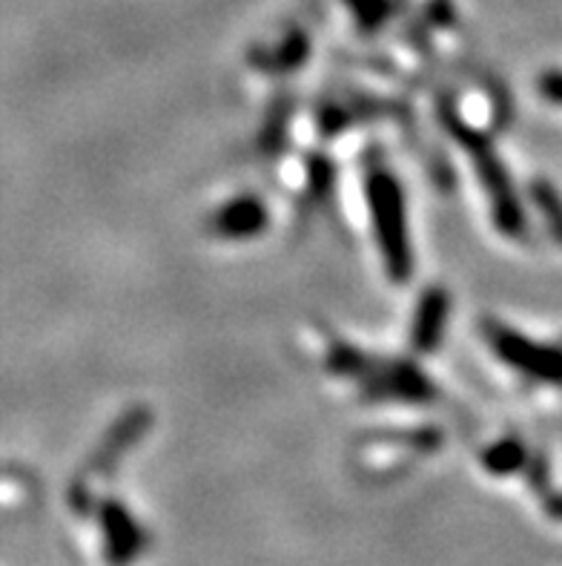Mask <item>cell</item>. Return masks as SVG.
Here are the masks:
<instances>
[{
	"label": "cell",
	"instance_id": "1",
	"mask_svg": "<svg viewBox=\"0 0 562 566\" xmlns=\"http://www.w3.org/2000/svg\"><path fill=\"white\" fill-rule=\"evenodd\" d=\"M448 127L465 150H468L470 161H474V170H477L479 181H483V190L488 193L491 201V216L494 224L499 228V233L508 239H522L528 230V216L522 208V199L513 187L511 172L506 170L502 158L497 156V150L491 147V142L477 133L474 127L463 124L459 118H448Z\"/></svg>",
	"mask_w": 562,
	"mask_h": 566
},
{
	"label": "cell",
	"instance_id": "2",
	"mask_svg": "<svg viewBox=\"0 0 562 566\" xmlns=\"http://www.w3.org/2000/svg\"><path fill=\"white\" fill-rule=\"evenodd\" d=\"M364 190H368L373 233H377V244L379 251H382L384 268H388L393 280L405 282L413 271V251L411 237H407V213L402 187H399L396 176L377 167L373 172H368Z\"/></svg>",
	"mask_w": 562,
	"mask_h": 566
},
{
	"label": "cell",
	"instance_id": "3",
	"mask_svg": "<svg viewBox=\"0 0 562 566\" xmlns=\"http://www.w3.org/2000/svg\"><path fill=\"white\" fill-rule=\"evenodd\" d=\"M483 337L488 339L491 352L497 354L508 368L522 374L526 380L542 382V386H562L560 345L537 343V339L526 337L522 331L497 323V319H485Z\"/></svg>",
	"mask_w": 562,
	"mask_h": 566
},
{
	"label": "cell",
	"instance_id": "4",
	"mask_svg": "<svg viewBox=\"0 0 562 566\" xmlns=\"http://www.w3.org/2000/svg\"><path fill=\"white\" fill-rule=\"evenodd\" d=\"M98 521L104 530V558L109 566H129L138 560V555L147 546L141 524H138L132 512L115 497H104L98 503Z\"/></svg>",
	"mask_w": 562,
	"mask_h": 566
},
{
	"label": "cell",
	"instance_id": "5",
	"mask_svg": "<svg viewBox=\"0 0 562 566\" xmlns=\"http://www.w3.org/2000/svg\"><path fill=\"white\" fill-rule=\"evenodd\" d=\"M450 314V296L445 287H431L420 300V308L413 314L411 343L416 352L431 354L436 352V345L445 337V325H448Z\"/></svg>",
	"mask_w": 562,
	"mask_h": 566
},
{
	"label": "cell",
	"instance_id": "6",
	"mask_svg": "<svg viewBox=\"0 0 562 566\" xmlns=\"http://www.w3.org/2000/svg\"><path fill=\"white\" fill-rule=\"evenodd\" d=\"M267 224V210L253 196H238V199L227 201L219 213L213 216L210 228L215 230V237L224 239H250L258 237L262 228Z\"/></svg>",
	"mask_w": 562,
	"mask_h": 566
},
{
	"label": "cell",
	"instance_id": "7",
	"mask_svg": "<svg viewBox=\"0 0 562 566\" xmlns=\"http://www.w3.org/2000/svg\"><path fill=\"white\" fill-rule=\"evenodd\" d=\"M379 391L411 402L434 400V386L422 377L420 368H411L405 363H396V366L384 371V377L379 380Z\"/></svg>",
	"mask_w": 562,
	"mask_h": 566
},
{
	"label": "cell",
	"instance_id": "8",
	"mask_svg": "<svg viewBox=\"0 0 562 566\" xmlns=\"http://www.w3.org/2000/svg\"><path fill=\"white\" fill-rule=\"evenodd\" d=\"M531 452L526 449V443L517 438H502L497 443H491L483 452V469L491 472L494 478H508V474H517L526 469Z\"/></svg>",
	"mask_w": 562,
	"mask_h": 566
},
{
	"label": "cell",
	"instance_id": "9",
	"mask_svg": "<svg viewBox=\"0 0 562 566\" xmlns=\"http://www.w3.org/2000/svg\"><path fill=\"white\" fill-rule=\"evenodd\" d=\"M528 196L549 228L551 239L562 248V193L556 190V185H551L549 179H534L528 185Z\"/></svg>",
	"mask_w": 562,
	"mask_h": 566
},
{
	"label": "cell",
	"instance_id": "10",
	"mask_svg": "<svg viewBox=\"0 0 562 566\" xmlns=\"http://www.w3.org/2000/svg\"><path fill=\"white\" fill-rule=\"evenodd\" d=\"M344 7H350V12L357 14L362 29H379L388 18L396 14L393 0H344Z\"/></svg>",
	"mask_w": 562,
	"mask_h": 566
},
{
	"label": "cell",
	"instance_id": "11",
	"mask_svg": "<svg viewBox=\"0 0 562 566\" xmlns=\"http://www.w3.org/2000/svg\"><path fill=\"white\" fill-rule=\"evenodd\" d=\"M526 472H528V483L534 492H549L551 489V467L549 460L542 458V454H531L526 463Z\"/></svg>",
	"mask_w": 562,
	"mask_h": 566
},
{
	"label": "cell",
	"instance_id": "12",
	"mask_svg": "<svg viewBox=\"0 0 562 566\" xmlns=\"http://www.w3.org/2000/svg\"><path fill=\"white\" fill-rule=\"evenodd\" d=\"M537 90L549 104L554 107H562V70H545L537 78Z\"/></svg>",
	"mask_w": 562,
	"mask_h": 566
},
{
	"label": "cell",
	"instance_id": "13",
	"mask_svg": "<svg viewBox=\"0 0 562 566\" xmlns=\"http://www.w3.org/2000/svg\"><path fill=\"white\" fill-rule=\"evenodd\" d=\"M542 510L551 521H560L562 524V492L560 489H549V492H542Z\"/></svg>",
	"mask_w": 562,
	"mask_h": 566
}]
</instances>
